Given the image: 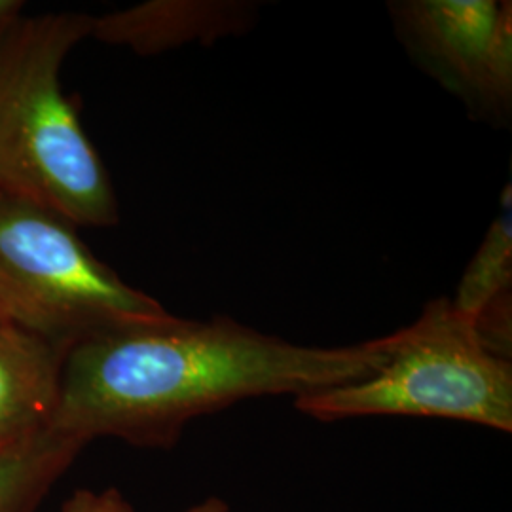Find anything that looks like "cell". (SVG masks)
<instances>
[{
  "label": "cell",
  "instance_id": "6da1fadb",
  "mask_svg": "<svg viewBox=\"0 0 512 512\" xmlns=\"http://www.w3.org/2000/svg\"><path fill=\"white\" fill-rule=\"evenodd\" d=\"M397 332L353 346H300L230 317L164 319L103 330L63 355L52 429L80 442L171 448L196 418L256 399H294L365 380Z\"/></svg>",
  "mask_w": 512,
  "mask_h": 512
},
{
  "label": "cell",
  "instance_id": "7a4b0ae2",
  "mask_svg": "<svg viewBox=\"0 0 512 512\" xmlns=\"http://www.w3.org/2000/svg\"><path fill=\"white\" fill-rule=\"evenodd\" d=\"M93 16L21 18L0 35V192L74 226H114L118 202L101 156L61 88V67Z\"/></svg>",
  "mask_w": 512,
  "mask_h": 512
},
{
  "label": "cell",
  "instance_id": "3957f363",
  "mask_svg": "<svg viewBox=\"0 0 512 512\" xmlns=\"http://www.w3.org/2000/svg\"><path fill=\"white\" fill-rule=\"evenodd\" d=\"M395 332L374 374L294 399L296 408L319 421L439 418L512 433V361L482 342L450 298L429 302L414 325Z\"/></svg>",
  "mask_w": 512,
  "mask_h": 512
},
{
  "label": "cell",
  "instance_id": "277c9868",
  "mask_svg": "<svg viewBox=\"0 0 512 512\" xmlns=\"http://www.w3.org/2000/svg\"><path fill=\"white\" fill-rule=\"evenodd\" d=\"M0 313L57 348L169 315L93 255L54 211L0 192Z\"/></svg>",
  "mask_w": 512,
  "mask_h": 512
},
{
  "label": "cell",
  "instance_id": "5b68a950",
  "mask_svg": "<svg viewBox=\"0 0 512 512\" xmlns=\"http://www.w3.org/2000/svg\"><path fill=\"white\" fill-rule=\"evenodd\" d=\"M389 12L414 61L488 122L512 109V4L495 0H406Z\"/></svg>",
  "mask_w": 512,
  "mask_h": 512
},
{
  "label": "cell",
  "instance_id": "8992f818",
  "mask_svg": "<svg viewBox=\"0 0 512 512\" xmlns=\"http://www.w3.org/2000/svg\"><path fill=\"white\" fill-rule=\"evenodd\" d=\"M258 4L245 0H150L92 19L90 37L156 55L184 44L211 46L255 25Z\"/></svg>",
  "mask_w": 512,
  "mask_h": 512
},
{
  "label": "cell",
  "instance_id": "52a82bcc",
  "mask_svg": "<svg viewBox=\"0 0 512 512\" xmlns=\"http://www.w3.org/2000/svg\"><path fill=\"white\" fill-rule=\"evenodd\" d=\"M65 349L0 327V456L52 427Z\"/></svg>",
  "mask_w": 512,
  "mask_h": 512
},
{
  "label": "cell",
  "instance_id": "ba28073f",
  "mask_svg": "<svg viewBox=\"0 0 512 512\" xmlns=\"http://www.w3.org/2000/svg\"><path fill=\"white\" fill-rule=\"evenodd\" d=\"M454 308L473 321L482 342L497 355L512 357V192L501 194V209L473 260L461 275Z\"/></svg>",
  "mask_w": 512,
  "mask_h": 512
},
{
  "label": "cell",
  "instance_id": "9c48e42d",
  "mask_svg": "<svg viewBox=\"0 0 512 512\" xmlns=\"http://www.w3.org/2000/svg\"><path fill=\"white\" fill-rule=\"evenodd\" d=\"M82 444L46 429L0 456V512H37Z\"/></svg>",
  "mask_w": 512,
  "mask_h": 512
},
{
  "label": "cell",
  "instance_id": "30bf717a",
  "mask_svg": "<svg viewBox=\"0 0 512 512\" xmlns=\"http://www.w3.org/2000/svg\"><path fill=\"white\" fill-rule=\"evenodd\" d=\"M59 512H137L128 499L116 488H107L101 492L80 488L61 505ZM183 512H230V507L224 499L211 495L202 503L190 507Z\"/></svg>",
  "mask_w": 512,
  "mask_h": 512
},
{
  "label": "cell",
  "instance_id": "8fae6325",
  "mask_svg": "<svg viewBox=\"0 0 512 512\" xmlns=\"http://www.w3.org/2000/svg\"><path fill=\"white\" fill-rule=\"evenodd\" d=\"M23 6L19 0H0V35L23 16Z\"/></svg>",
  "mask_w": 512,
  "mask_h": 512
},
{
  "label": "cell",
  "instance_id": "7c38bea8",
  "mask_svg": "<svg viewBox=\"0 0 512 512\" xmlns=\"http://www.w3.org/2000/svg\"><path fill=\"white\" fill-rule=\"evenodd\" d=\"M2 325H8V323H6V319H4L2 313H0V327H2Z\"/></svg>",
  "mask_w": 512,
  "mask_h": 512
}]
</instances>
